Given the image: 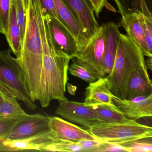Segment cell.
<instances>
[{
	"instance_id": "1",
	"label": "cell",
	"mask_w": 152,
	"mask_h": 152,
	"mask_svg": "<svg viewBox=\"0 0 152 152\" xmlns=\"http://www.w3.org/2000/svg\"><path fill=\"white\" fill-rule=\"evenodd\" d=\"M34 1L43 52L38 101L42 107H47L52 100L65 97L71 58L53 43L39 1Z\"/></svg>"
},
{
	"instance_id": "2",
	"label": "cell",
	"mask_w": 152,
	"mask_h": 152,
	"mask_svg": "<svg viewBox=\"0 0 152 152\" xmlns=\"http://www.w3.org/2000/svg\"><path fill=\"white\" fill-rule=\"evenodd\" d=\"M26 16L24 37L15 59L21 67L31 100L34 102L39 97L43 52L34 0H30Z\"/></svg>"
},
{
	"instance_id": "3",
	"label": "cell",
	"mask_w": 152,
	"mask_h": 152,
	"mask_svg": "<svg viewBox=\"0 0 152 152\" xmlns=\"http://www.w3.org/2000/svg\"><path fill=\"white\" fill-rule=\"evenodd\" d=\"M145 57L130 37L121 34L113 69L106 77L114 96L125 99L126 88L132 73L138 69H147Z\"/></svg>"
},
{
	"instance_id": "4",
	"label": "cell",
	"mask_w": 152,
	"mask_h": 152,
	"mask_svg": "<svg viewBox=\"0 0 152 152\" xmlns=\"http://www.w3.org/2000/svg\"><path fill=\"white\" fill-rule=\"evenodd\" d=\"M88 131L96 139L116 144L152 137V127L137 122L124 123H100L91 126Z\"/></svg>"
},
{
	"instance_id": "5",
	"label": "cell",
	"mask_w": 152,
	"mask_h": 152,
	"mask_svg": "<svg viewBox=\"0 0 152 152\" xmlns=\"http://www.w3.org/2000/svg\"><path fill=\"white\" fill-rule=\"evenodd\" d=\"M10 48L0 51V81L7 85L26 105L35 110L36 105L30 99L21 67L11 56Z\"/></svg>"
},
{
	"instance_id": "6",
	"label": "cell",
	"mask_w": 152,
	"mask_h": 152,
	"mask_svg": "<svg viewBox=\"0 0 152 152\" xmlns=\"http://www.w3.org/2000/svg\"><path fill=\"white\" fill-rule=\"evenodd\" d=\"M104 48V28L102 25L75 58L79 64L97 79L105 76L102 69Z\"/></svg>"
},
{
	"instance_id": "7",
	"label": "cell",
	"mask_w": 152,
	"mask_h": 152,
	"mask_svg": "<svg viewBox=\"0 0 152 152\" xmlns=\"http://www.w3.org/2000/svg\"><path fill=\"white\" fill-rule=\"evenodd\" d=\"M58 101L56 113L63 118L88 128L101 123L90 106L68 100L65 97Z\"/></svg>"
},
{
	"instance_id": "8",
	"label": "cell",
	"mask_w": 152,
	"mask_h": 152,
	"mask_svg": "<svg viewBox=\"0 0 152 152\" xmlns=\"http://www.w3.org/2000/svg\"><path fill=\"white\" fill-rule=\"evenodd\" d=\"M50 130V116L41 114H28L16 124L7 139H24Z\"/></svg>"
},
{
	"instance_id": "9",
	"label": "cell",
	"mask_w": 152,
	"mask_h": 152,
	"mask_svg": "<svg viewBox=\"0 0 152 152\" xmlns=\"http://www.w3.org/2000/svg\"><path fill=\"white\" fill-rule=\"evenodd\" d=\"M45 18L50 37L56 47L68 55L71 59L75 58L79 52V48L74 36L58 19Z\"/></svg>"
},
{
	"instance_id": "10",
	"label": "cell",
	"mask_w": 152,
	"mask_h": 152,
	"mask_svg": "<svg viewBox=\"0 0 152 152\" xmlns=\"http://www.w3.org/2000/svg\"><path fill=\"white\" fill-rule=\"evenodd\" d=\"M50 127L53 140L78 142L85 140H95L88 131L57 116H50Z\"/></svg>"
},
{
	"instance_id": "11",
	"label": "cell",
	"mask_w": 152,
	"mask_h": 152,
	"mask_svg": "<svg viewBox=\"0 0 152 152\" xmlns=\"http://www.w3.org/2000/svg\"><path fill=\"white\" fill-rule=\"evenodd\" d=\"M113 102L117 109L129 119L136 121L152 116V94L131 99H121L113 96Z\"/></svg>"
},
{
	"instance_id": "12",
	"label": "cell",
	"mask_w": 152,
	"mask_h": 152,
	"mask_svg": "<svg viewBox=\"0 0 152 152\" xmlns=\"http://www.w3.org/2000/svg\"><path fill=\"white\" fill-rule=\"evenodd\" d=\"M78 18L89 40L95 35L100 26L88 0H62Z\"/></svg>"
},
{
	"instance_id": "13",
	"label": "cell",
	"mask_w": 152,
	"mask_h": 152,
	"mask_svg": "<svg viewBox=\"0 0 152 152\" xmlns=\"http://www.w3.org/2000/svg\"><path fill=\"white\" fill-rule=\"evenodd\" d=\"M53 141L51 131L29 138L20 140L0 139V151H40Z\"/></svg>"
},
{
	"instance_id": "14",
	"label": "cell",
	"mask_w": 152,
	"mask_h": 152,
	"mask_svg": "<svg viewBox=\"0 0 152 152\" xmlns=\"http://www.w3.org/2000/svg\"><path fill=\"white\" fill-rule=\"evenodd\" d=\"M104 48L102 69L105 74H110L113 69L121 33L119 26L113 22L103 24Z\"/></svg>"
},
{
	"instance_id": "15",
	"label": "cell",
	"mask_w": 152,
	"mask_h": 152,
	"mask_svg": "<svg viewBox=\"0 0 152 152\" xmlns=\"http://www.w3.org/2000/svg\"><path fill=\"white\" fill-rule=\"evenodd\" d=\"M113 94L111 91L107 77L97 79L89 83L85 91L83 103L88 106L106 105L114 106L113 102Z\"/></svg>"
},
{
	"instance_id": "16",
	"label": "cell",
	"mask_w": 152,
	"mask_h": 152,
	"mask_svg": "<svg viewBox=\"0 0 152 152\" xmlns=\"http://www.w3.org/2000/svg\"><path fill=\"white\" fill-rule=\"evenodd\" d=\"M18 99L15 93L0 81V120L17 119L28 115Z\"/></svg>"
},
{
	"instance_id": "17",
	"label": "cell",
	"mask_w": 152,
	"mask_h": 152,
	"mask_svg": "<svg viewBox=\"0 0 152 152\" xmlns=\"http://www.w3.org/2000/svg\"><path fill=\"white\" fill-rule=\"evenodd\" d=\"M120 26L124 28L127 35L137 44L145 56L152 58V54L148 48L144 30L137 11L121 16Z\"/></svg>"
},
{
	"instance_id": "18",
	"label": "cell",
	"mask_w": 152,
	"mask_h": 152,
	"mask_svg": "<svg viewBox=\"0 0 152 152\" xmlns=\"http://www.w3.org/2000/svg\"><path fill=\"white\" fill-rule=\"evenodd\" d=\"M152 94V85L147 69L135 70L132 74L125 91V99Z\"/></svg>"
},
{
	"instance_id": "19",
	"label": "cell",
	"mask_w": 152,
	"mask_h": 152,
	"mask_svg": "<svg viewBox=\"0 0 152 152\" xmlns=\"http://www.w3.org/2000/svg\"><path fill=\"white\" fill-rule=\"evenodd\" d=\"M91 107L101 123H124L137 122L124 115L115 105L110 106L106 105H96Z\"/></svg>"
},
{
	"instance_id": "20",
	"label": "cell",
	"mask_w": 152,
	"mask_h": 152,
	"mask_svg": "<svg viewBox=\"0 0 152 152\" xmlns=\"http://www.w3.org/2000/svg\"><path fill=\"white\" fill-rule=\"evenodd\" d=\"M5 36L11 51L17 56L21 47V34L17 20L15 9L12 2L10 8L8 31Z\"/></svg>"
},
{
	"instance_id": "21",
	"label": "cell",
	"mask_w": 152,
	"mask_h": 152,
	"mask_svg": "<svg viewBox=\"0 0 152 152\" xmlns=\"http://www.w3.org/2000/svg\"><path fill=\"white\" fill-rule=\"evenodd\" d=\"M118 8V12L122 16L125 14L140 11L146 15L152 16L146 0H113Z\"/></svg>"
},
{
	"instance_id": "22",
	"label": "cell",
	"mask_w": 152,
	"mask_h": 152,
	"mask_svg": "<svg viewBox=\"0 0 152 152\" xmlns=\"http://www.w3.org/2000/svg\"><path fill=\"white\" fill-rule=\"evenodd\" d=\"M42 152H82L79 142L54 140L46 145Z\"/></svg>"
},
{
	"instance_id": "23",
	"label": "cell",
	"mask_w": 152,
	"mask_h": 152,
	"mask_svg": "<svg viewBox=\"0 0 152 152\" xmlns=\"http://www.w3.org/2000/svg\"><path fill=\"white\" fill-rule=\"evenodd\" d=\"M127 152H152V137L144 138L119 144Z\"/></svg>"
},
{
	"instance_id": "24",
	"label": "cell",
	"mask_w": 152,
	"mask_h": 152,
	"mask_svg": "<svg viewBox=\"0 0 152 152\" xmlns=\"http://www.w3.org/2000/svg\"><path fill=\"white\" fill-rule=\"evenodd\" d=\"M12 0H0V34L6 36L8 31Z\"/></svg>"
},
{
	"instance_id": "25",
	"label": "cell",
	"mask_w": 152,
	"mask_h": 152,
	"mask_svg": "<svg viewBox=\"0 0 152 152\" xmlns=\"http://www.w3.org/2000/svg\"><path fill=\"white\" fill-rule=\"evenodd\" d=\"M71 59L72 60V63L68 67V71L71 75L80 78L89 83L98 79L82 66L75 58Z\"/></svg>"
},
{
	"instance_id": "26",
	"label": "cell",
	"mask_w": 152,
	"mask_h": 152,
	"mask_svg": "<svg viewBox=\"0 0 152 152\" xmlns=\"http://www.w3.org/2000/svg\"><path fill=\"white\" fill-rule=\"evenodd\" d=\"M137 12L144 30L148 51L152 54V16L146 15L140 11Z\"/></svg>"
},
{
	"instance_id": "27",
	"label": "cell",
	"mask_w": 152,
	"mask_h": 152,
	"mask_svg": "<svg viewBox=\"0 0 152 152\" xmlns=\"http://www.w3.org/2000/svg\"><path fill=\"white\" fill-rule=\"evenodd\" d=\"M12 2L15 9L17 20L20 28L22 44L24 37L26 26V14L24 10L22 0H12Z\"/></svg>"
},
{
	"instance_id": "28",
	"label": "cell",
	"mask_w": 152,
	"mask_h": 152,
	"mask_svg": "<svg viewBox=\"0 0 152 152\" xmlns=\"http://www.w3.org/2000/svg\"><path fill=\"white\" fill-rule=\"evenodd\" d=\"M23 117L9 120H0V139H7L16 124Z\"/></svg>"
},
{
	"instance_id": "29",
	"label": "cell",
	"mask_w": 152,
	"mask_h": 152,
	"mask_svg": "<svg viewBox=\"0 0 152 152\" xmlns=\"http://www.w3.org/2000/svg\"><path fill=\"white\" fill-rule=\"evenodd\" d=\"M43 15L54 18L58 20L53 0H39Z\"/></svg>"
},
{
	"instance_id": "30",
	"label": "cell",
	"mask_w": 152,
	"mask_h": 152,
	"mask_svg": "<svg viewBox=\"0 0 152 152\" xmlns=\"http://www.w3.org/2000/svg\"><path fill=\"white\" fill-rule=\"evenodd\" d=\"M100 141V145L96 152H127L126 148L120 144Z\"/></svg>"
},
{
	"instance_id": "31",
	"label": "cell",
	"mask_w": 152,
	"mask_h": 152,
	"mask_svg": "<svg viewBox=\"0 0 152 152\" xmlns=\"http://www.w3.org/2000/svg\"><path fill=\"white\" fill-rule=\"evenodd\" d=\"M100 140H85L79 141L80 145L82 148V152H96L100 145Z\"/></svg>"
},
{
	"instance_id": "32",
	"label": "cell",
	"mask_w": 152,
	"mask_h": 152,
	"mask_svg": "<svg viewBox=\"0 0 152 152\" xmlns=\"http://www.w3.org/2000/svg\"><path fill=\"white\" fill-rule=\"evenodd\" d=\"M97 18H99V15L104 7L109 5L107 0H88Z\"/></svg>"
},
{
	"instance_id": "33",
	"label": "cell",
	"mask_w": 152,
	"mask_h": 152,
	"mask_svg": "<svg viewBox=\"0 0 152 152\" xmlns=\"http://www.w3.org/2000/svg\"><path fill=\"white\" fill-rule=\"evenodd\" d=\"M22 1H23L24 10L25 13L26 14L29 9L30 0H22Z\"/></svg>"
}]
</instances>
